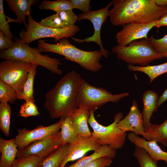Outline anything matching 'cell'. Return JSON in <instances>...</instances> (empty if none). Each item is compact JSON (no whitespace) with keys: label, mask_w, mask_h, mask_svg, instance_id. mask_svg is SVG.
<instances>
[{"label":"cell","mask_w":167,"mask_h":167,"mask_svg":"<svg viewBox=\"0 0 167 167\" xmlns=\"http://www.w3.org/2000/svg\"><path fill=\"white\" fill-rule=\"evenodd\" d=\"M84 80L79 74L73 70L48 91L44 105L51 118L64 119L79 107V91Z\"/></svg>","instance_id":"obj_1"},{"label":"cell","mask_w":167,"mask_h":167,"mask_svg":"<svg viewBox=\"0 0 167 167\" xmlns=\"http://www.w3.org/2000/svg\"><path fill=\"white\" fill-rule=\"evenodd\" d=\"M112 5L109 17L115 26L149 22L167 14V6L157 5L154 0H114Z\"/></svg>","instance_id":"obj_2"},{"label":"cell","mask_w":167,"mask_h":167,"mask_svg":"<svg viewBox=\"0 0 167 167\" xmlns=\"http://www.w3.org/2000/svg\"><path fill=\"white\" fill-rule=\"evenodd\" d=\"M37 48L41 52H50L62 55L66 59L74 62L90 71L96 72L102 68L100 61L103 55L100 50L80 49L71 44L66 38L61 39L56 44L39 40Z\"/></svg>","instance_id":"obj_3"},{"label":"cell","mask_w":167,"mask_h":167,"mask_svg":"<svg viewBox=\"0 0 167 167\" xmlns=\"http://www.w3.org/2000/svg\"><path fill=\"white\" fill-rule=\"evenodd\" d=\"M14 42L15 44L11 48L1 50V59L16 60L29 64L40 66L53 74L58 75L62 74L63 72L60 68L62 64L59 59L41 54L37 48L30 47L28 44L22 42L17 37L15 38Z\"/></svg>","instance_id":"obj_4"},{"label":"cell","mask_w":167,"mask_h":167,"mask_svg":"<svg viewBox=\"0 0 167 167\" xmlns=\"http://www.w3.org/2000/svg\"><path fill=\"white\" fill-rule=\"evenodd\" d=\"M112 51L118 59L133 66H145L154 60L164 58L155 51L149 38L133 41L126 46L116 45Z\"/></svg>","instance_id":"obj_5"},{"label":"cell","mask_w":167,"mask_h":167,"mask_svg":"<svg viewBox=\"0 0 167 167\" xmlns=\"http://www.w3.org/2000/svg\"><path fill=\"white\" fill-rule=\"evenodd\" d=\"M95 110L90 111L88 122L93 130L91 137L96 140L101 145H107L116 150L123 146L126 138V132L117 126L118 122L123 117V113L119 112L114 117L113 122L107 126L100 124L94 116Z\"/></svg>","instance_id":"obj_6"},{"label":"cell","mask_w":167,"mask_h":167,"mask_svg":"<svg viewBox=\"0 0 167 167\" xmlns=\"http://www.w3.org/2000/svg\"><path fill=\"white\" fill-rule=\"evenodd\" d=\"M28 26L26 30H22L19 35L21 41L28 44L36 40L45 38H52L54 42L61 39L72 37L80 30L77 25L63 28H54L41 25L35 20L31 15L28 16Z\"/></svg>","instance_id":"obj_7"},{"label":"cell","mask_w":167,"mask_h":167,"mask_svg":"<svg viewBox=\"0 0 167 167\" xmlns=\"http://www.w3.org/2000/svg\"><path fill=\"white\" fill-rule=\"evenodd\" d=\"M129 96L127 92L113 94L103 88L90 84L85 80L79 91V107H84L90 111L95 110L107 102H117Z\"/></svg>","instance_id":"obj_8"},{"label":"cell","mask_w":167,"mask_h":167,"mask_svg":"<svg viewBox=\"0 0 167 167\" xmlns=\"http://www.w3.org/2000/svg\"><path fill=\"white\" fill-rule=\"evenodd\" d=\"M32 65L9 59L0 62V80L15 89L19 99Z\"/></svg>","instance_id":"obj_9"},{"label":"cell","mask_w":167,"mask_h":167,"mask_svg":"<svg viewBox=\"0 0 167 167\" xmlns=\"http://www.w3.org/2000/svg\"><path fill=\"white\" fill-rule=\"evenodd\" d=\"M113 0L110 2L105 7L96 11L90 10L86 12L78 15V21L87 19L92 23L94 29L93 34L91 36L84 39L73 37L71 38L74 42L79 44L84 42H93L100 46V50L104 57H108L109 52L105 49L102 44L101 38V30L102 26L106 22L109 17V8L112 5Z\"/></svg>","instance_id":"obj_10"},{"label":"cell","mask_w":167,"mask_h":167,"mask_svg":"<svg viewBox=\"0 0 167 167\" xmlns=\"http://www.w3.org/2000/svg\"><path fill=\"white\" fill-rule=\"evenodd\" d=\"M62 119L50 125H41L32 130L25 128L19 129L18 134L14 138L19 150H20L32 143L53 136L61 129Z\"/></svg>","instance_id":"obj_11"},{"label":"cell","mask_w":167,"mask_h":167,"mask_svg":"<svg viewBox=\"0 0 167 167\" xmlns=\"http://www.w3.org/2000/svg\"><path fill=\"white\" fill-rule=\"evenodd\" d=\"M157 20L146 23L132 22L122 26V29L115 35L118 45L126 46L139 39L148 38V34L155 27Z\"/></svg>","instance_id":"obj_12"},{"label":"cell","mask_w":167,"mask_h":167,"mask_svg":"<svg viewBox=\"0 0 167 167\" xmlns=\"http://www.w3.org/2000/svg\"><path fill=\"white\" fill-rule=\"evenodd\" d=\"M60 131L55 135L35 141L23 149L18 151L16 158L29 156H48L62 146Z\"/></svg>","instance_id":"obj_13"},{"label":"cell","mask_w":167,"mask_h":167,"mask_svg":"<svg viewBox=\"0 0 167 167\" xmlns=\"http://www.w3.org/2000/svg\"><path fill=\"white\" fill-rule=\"evenodd\" d=\"M101 146L96 139L91 137L78 136L68 144L65 157L60 167H65L68 162L79 160L87 152L95 151Z\"/></svg>","instance_id":"obj_14"},{"label":"cell","mask_w":167,"mask_h":167,"mask_svg":"<svg viewBox=\"0 0 167 167\" xmlns=\"http://www.w3.org/2000/svg\"><path fill=\"white\" fill-rule=\"evenodd\" d=\"M117 126L123 132L131 131L137 135H141L145 139L146 138L142 113L135 100L132 101L128 113L118 122Z\"/></svg>","instance_id":"obj_15"},{"label":"cell","mask_w":167,"mask_h":167,"mask_svg":"<svg viewBox=\"0 0 167 167\" xmlns=\"http://www.w3.org/2000/svg\"><path fill=\"white\" fill-rule=\"evenodd\" d=\"M127 137L129 141L135 146L143 149L153 159L158 161H165L167 164V152L163 150L154 141L147 140L132 132L129 133Z\"/></svg>","instance_id":"obj_16"},{"label":"cell","mask_w":167,"mask_h":167,"mask_svg":"<svg viewBox=\"0 0 167 167\" xmlns=\"http://www.w3.org/2000/svg\"><path fill=\"white\" fill-rule=\"evenodd\" d=\"M10 10L15 13L17 22L23 24L26 28L28 23L26 17L31 15L32 6L37 3L38 0H6Z\"/></svg>","instance_id":"obj_17"},{"label":"cell","mask_w":167,"mask_h":167,"mask_svg":"<svg viewBox=\"0 0 167 167\" xmlns=\"http://www.w3.org/2000/svg\"><path fill=\"white\" fill-rule=\"evenodd\" d=\"M90 111L81 107L77 108L70 115L72 122L75 127L78 136L91 137L92 132L88 125Z\"/></svg>","instance_id":"obj_18"},{"label":"cell","mask_w":167,"mask_h":167,"mask_svg":"<svg viewBox=\"0 0 167 167\" xmlns=\"http://www.w3.org/2000/svg\"><path fill=\"white\" fill-rule=\"evenodd\" d=\"M18 150L14 139L6 140L0 138V167H11Z\"/></svg>","instance_id":"obj_19"},{"label":"cell","mask_w":167,"mask_h":167,"mask_svg":"<svg viewBox=\"0 0 167 167\" xmlns=\"http://www.w3.org/2000/svg\"><path fill=\"white\" fill-rule=\"evenodd\" d=\"M159 98L158 94L151 90L145 91L143 94V109L141 113L145 129L151 123L150 118L154 112L156 111Z\"/></svg>","instance_id":"obj_20"},{"label":"cell","mask_w":167,"mask_h":167,"mask_svg":"<svg viewBox=\"0 0 167 167\" xmlns=\"http://www.w3.org/2000/svg\"><path fill=\"white\" fill-rule=\"evenodd\" d=\"M146 139L167 144V119L160 124L151 123L145 129Z\"/></svg>","instance_id":"obj_21"},{"label":"cell","mask_w":167,"mask_h":167,"mask_svg":"<svg viewBox=\"0 0 167 167\" xmlns=\"http://www.w3.org/2000/svg\"><path fill=\"white\" fill-rule=\"evenodd\" d=\"M116 154V150L108 146L102 145L91 155L84 156L67 167H84L89 163L101 157H107L113 159Z\"/></svg>","instance_id":"obj_22"},{"label":"cell","mask_w":167,"mask_h":167,"mask_svg":"<svg viewBox=\"0 0 167 167\" xmlns=\"http://www.w3.org/2000/svg\"><path fill=\"white\" fill-rule=\"evenodd\" d=\"M127 68L131 71H139L144 73L148 76L150 82H151L157 77L167 73V62L158 65H148L145 66L128 65Z\"/></svg>","instance_id":"obj_23"},{"label":"cell","mask_w":167,"mask_h":167,"mask_svg":"<svg viewBox=\"0 0 167 167\" xmlns=\"http://www.w3.org/2000/svg\"><path fill=\"white\" fill-rule=\"evenodd\" d=\"M62 119L60 138L62 146L72 142L78 137L77 131L72 122L70 115Z\"/></svg>","instance_id":"obj_24"},{"label":"cell","mask_w":167,"mask_h":167,"mask_svg":"<svg viewBox=\"0 0 167 167\" xmlns=\"http://www.w3.org/2000/svg\"><path fill=\"white\" fill-rule=\"evenodd\" d=\"M68 144L61 146L46 157L42 167H60L65 157Z\"/></svg>","instance_id":"obj_25"},{"label":"cell","mask_w":167,"mask_h":167,"mask_svg":"<svg viewBox=\"0 0 167 167\" xmlns=\"http://www.w3.org/2000/svg\"><path fill=\"white\" fill-rule=\"evenodd\" d=\"M37 65H32L28 73V77L24 84L23 90L21 93L19 100H24L25 101L31 100H34V82L36 74Z\"/></svg>","instance_id":"obj_26"},{"label":"cell","mask_w":167,"mask_h":167,"mask_svg":"<svg viewBox=\"0 0 167 167\" xmlns=\"http://www.w3.org/2000/svg\"><path fill=\"white\" fill-rule=\"evenodd\" d=\"M39 6L41 10H51L56 13L64 11L73 10L69 0H44L41 2Z\"/></svg>","instance_id":"obj_27"},{"label":"cell","mask_w":167,"mask_h":167,"mask_svg":"<svg viewBox=\"0 0 167 167\" xmlns=\"http://www.w3.org/2000/svg\"><path fill=\"white\" fill-rule=\"evenodd\" d=\"M11 108L8 103H0V129L6 136L10 134Z\"/></svg>","instance_id":"obj_28"},{"label":"cell","mask_w":167,"mask_h":167,"mask_svg":"<svg viewBox=\"0 0 167 167\" xmlns=\"http://www.w3.org/2000/svg\"><path fill=\"white\" fill-rule=\"evenodd\" d=\"M45 158L36 156L17 158L11 167H42L43 161Z\"/></svg>","instance_id":"obj_29"},{"label":"cell","mask_w":167,"mask_h":167,"mask_svg":"<svg viewBox=\"0 0 167 167\" xmlns=\"http://www.w3.org/2000/svg\"><path fill=\"white\" fill-rule=\"evenodd\" d=\"M18 99V96L15 89L0 80V102L13 104Z\"/></svg>","instance_id":"obj_30"},{"label":"cell","mask_w":167,"mask_h":167,"mask_svg":"<svg viewBox=\"0 0 167 167\" xmlns=\"http://www.w3.org/2000/svg\"><path fill=\"white\" fill-rule=\"evenodd\" d=\"M134 155L137 160L140 167H157L158 161L151 157L141 147L135 146Z\"/></svg>","instance_id":"obj_31"},{"label":"cell","mask_w":167,"mask_h":167,"mask_svg":"<svg viewBox=\"0 0 167 167\" xmlns=\"http://www.w3.org/2000/svg\"><path fill=\"white\" fill-rule=\"evenodd\" d=\"M25 101V102L21 105L20 108L19 112V116L27 118L40 114L34 100H29Z\"/></svg>","instance_id":"obj_32"},{"label":"cell","mask_w":167,"mask_h":167,"mask_svg":"<svg viewBox=\"0 0 167 167\" xmlns=\"http://www.w3.org/2000/svg\"><path fill=\"white\" fill-rule=\"evenodd\" d=\"M149 38L155 51L164 58H167V34L159 39H156L153 36Z\"/></svg>","instance_id":"obj_33"},{"label":"cell","mask_w":167,"mask_h":167,"mask_svg":"<svg viewBox=\"0 0 167 167\" xmlns=\"http://www.w3.org/2000/svg\"><path fill=\"white\" fill-rule=\"evenodd\" d=\"M43 26L52 28H65L58 14L56 13L45 18L42 19L40 22Z\"/></svg>","instance_id":"obj_34"},{"label":"cell","mask_w":167,"mask_h":167,"mask_svg":"<svg viewBox=\"0 0 167 167\" xmlns=\"http://www.w3.org/2000/svg\"><path fill=\"white\" fill-rule=\"evenodd\" d=\"M6 18L3 9V0H0V31L6 36L12 39L14 37V36L11 32Z\"/></svg>","instance_id":"obj_35"},{"label":"cell","mask_w":167,"mask_h":167,"mask_svg":"<svg viewBox=\"0 0 167 167\" xmlns=\"http://www.w3.org/2000/svg\"><path fill=\"white\" fill-rule=\"evenodd\" d=\"M58 13L65 28L75 25L78 18L72 10L64 11Z\"/></svg>","instance_id":"obj_36"},{"label":"cell","mask_w":167,"mask_h":167,"mask_svg":"<svg viewBox=\"0 0 167 167\" xmlns=\"http://www.w3.org/2000/svg\"><path fill=\"white\" fill-rule=\"evenodd\" d=\"M72 9H77L83 12H86L91 8L90 0H69Z\"/></svg>","instance_id":"obj_37"},{"label":"cell","mask_w":167,"mask_h":167,"mask_svg":"<svg viewBox=\"0 0 167 167\" xmlns=\"http://www.w3.org/2000/svg\"><path fill=\"white\" fill-rule=\"evenodd\" d=\"M112 159L107 157L97 159L86 165L84 167H107L113 163Z\"/></svg>","instance_id":"obj_38"},{"label":"cell","mask_w":167,"mask_h":167,"mask_svg":"<svg viewBox=\"0 0 167 167\" xmlns=\"http://www.w3.org/2000/svg\"><path fill=\"white\" fill-rule=\"evenodd\" d=\"M15 42L11 38L6 36L0 31V49L1 50L8 49L12 47Z\"/></svg>","instance_id":"obj_39"},{"label":"cell","mask_w":167,"mask_h":167,"mask_svg":"<svg viewBox=\"0 0 167 167\" xmlns=\"http://www.w3.org/2000/svg\"><path fill=\"white\" fill-rule=\"evenodd\" d=\"M167 101V88L163 92L159 97L157 103L156 111L158 110V108L164 102Z\"/></svg>","instance_id":"obj_40"},{"label":"cell","mask_w":167,"mask_h":167,"mask_svg":"<svg viewBox=\"0 0 167 167\" xmlns=\"http://www.w3.org/2000/svg\"><path fill=\"white\" fill-rule=\"evenodd\" d=\"M167 26V14L164 15L156 21L155 27L157 28Z\"/></svg>","instance_id":"obj_41"},{"label":"cell","mask_w":167,"mask_h":167,"mask_svg":"<svg viewBox=\"0 0 167 167\" xmlns=\"http://www.w3.org/2000/svg\"><path fill=\"white\" fill-rule=\"evenodd\" d=\"M156 4L161 6H167V0H154Z\"/></svg>","instance_id":"obj_42"},{"label":"cell","mask_w":167,"mask_h":167,"mask_svg":"<svg viewBox=\"0 0 167 167\" xmlns=\"http://www.w3.org/2000/svg\"></svg>","instance_id":"obj_43"}]
</instances>
